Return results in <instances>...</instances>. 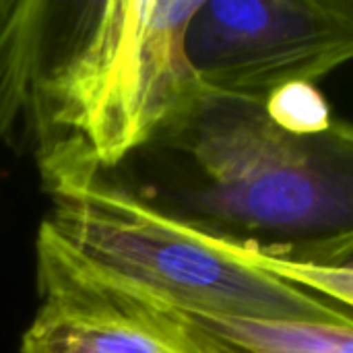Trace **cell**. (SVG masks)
I'll return each mask as SVG.
<instances>
[{
	"label": "cell",
	"mask_w": 353,
	"mask_h": 353,
	"mask_svg": "<svg viewBox=\"0 0 353 353\" xmlns=\"http://www.w3.org/2000/svg\"><path fill=\"white\" fill-rule=\"evenodd\" d=\"M310 267H331V269H353V238L335 246L319 265Z\"/></svg>",
	"instance_id": "9c48e42d"
},
{
	"label": "cell",
	"mask_w": 353,
	"mask_h": 353,
	"mask_svg": "<svg viewBox=\"0 0 353 353\" xmlns=\"http://www.w3.org/2000/svg\"><path fill=\"white\" fill-rule=\"evenodd\" d=\"M128 161L145 163L137 182H110L234 252L319 265L353 238L347 120L294 134L269 118L263 101L201 85Z\"/></svg>",
	"instance_id": "7a4b0ae2"
},
{
	"label": "cell",
	"mask_w": 353,
	"mask_h": 353,
	"mask_svg": "<svg viewBox=\"0 0 353 353\" xmlns=\"http://www.w3.org/2000/svg\"><path fill=\"white\" fill-rule=\"evenodd\" d=\"M19 353H180L149 327L66 302L41 300Z\"/></svg>",
	"instance_id": "8992f818"
},
{
	"label": "cell",
	"mask_w": 353,
	"mask_h": 353,
	"mask_svg": "<svg viewBox=\"0 0 353 353\" xmlns=\"http://www.w3.org/2000/svg\"><path fill=\"white\" fill-rule=\"evenodd\" d=\"M240 254V252H236ZM265 271L304 288L316 296H323L331 302L353 308V269H331V267H310V265H290V263H273L256 256L242 254Z\"/></svg>",
	"instance_id": "ba28073f"
},
{
	"label": "cell",
	"mask_w": 353,
	"mask_h": 353,
	"mask_svg": "<svg viewBox=\"0 0 353 353\" xmlns=\"http://www.w3.org/2000/svg\"><path fill=\"white\" fill-rule=\"evenodd\" d=\"M201 0L0 2V134L48 192L128 161L201 83L186 29Z\"/></svg>",
	"instance_id": "6da1fadb"
},
{
	"label": "cell",
	"mask_w": 353,
	"mask_h": 353,
	"mask_svg": "<svg viewBox=\"0 0 353 353\" xmlns=\"http://www.w3.org/2000/svg\"><path fill=\"white\" fill-rule=\"evenodd\" d=\"M41 300L99 308L149 327L180 353H353V323L234 319L182 310L116 283L81 261L48 225L35 240Z\"/></svg>",
	"instance_id": "5b68a950"
},
{
	"label": "cell",
	"mask_w": 353,
	"mask_h": 353,
	"mask_svg": "<svg viewBox=\"0 0 353 353\" xmlns=\"http://www.w3.org/2000/svg\"><path fill=\"white\" fill-rule=\"evenodd\" d=\"M43 223L91 269L163 304L234 319L353 323L298 288L110 180L50 192Z\"/></svg>",
	"instance_id": "3957f363"
},
{
	"label": "cell",
	"mask_w": 353,
	"mask_h": 353,
	"mask_svg": "<svg viewBox=\"0 0 353 353\" xmlns=\"http://www.w3.org/2000/svg\"><path fill=\"white\" fill-rule=\"evenodd\" d=\"M265 110L279 128L294 134H316L335 122L329 101L312 83H292L273 91Z\"/></svg>",
	"instance_id": "52a82bcc"
},
{
	"label": "cell",
	"mask_w": 353,
	"mask_h": 353,
	"mask_svg": "<svg viewBox=\"0 0 353 353\" xmlns=\"http://www.w3.org/2000/svg\"><path fill=\"white\" fill-rule=\"evenodd\" d=\"M184 46L205 89L265 103L353 60V0H201Z\"/></svg>",
	"instance_id": "277c9868"
}]
</instances>
